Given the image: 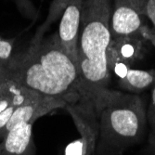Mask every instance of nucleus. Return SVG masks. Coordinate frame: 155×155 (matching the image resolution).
I'll list each match as a JSON object with an SVG mask.
<instances>
[{
  "label": "nucleus",
  "mask_w": 155,
  "mask_h": 155,
  "mask_svg": "<svg viewBox=\"0 0 155 155\" xmlns=\"http://www.w3.org/2000/svg\"><path fill=\"white\" fill-rule=\"evenodd\" d=\"M6 70L7 79L39 94L67 104L81 98L77 65L61 47L57 33L30 45Z\"/></svg>",
  "instance_id": "obj_1"
},
{
  "label": "nucleus",
  "mask_w": 155,
  "mask_h": 155,
  "mask_svg": "<svg viewBox=\"0 0 155 155\" xmlns=\"http://www.w3.org/2000/svg\"><path fill=\"white\" fill-rule=\"evenodd\" d=\"M111 0H84L78 37L77 69L81 97L95 108L110 89L106 52L110 41Z\"/></svg>",
  "instance_id": "obj_2"
},
{
  "label": "nucleus",
  "mask_w": 155,
  "mask_h": 155,
  "mask_svg": "<svg viewBox=\"0 0 155 155\" xmlns=\"http://www.w3.org/2000/svg\"><path fill=\"white\" fill-rule=\"evenodd\" d=\"M96 110V155H124L143 140L148 125L147 107L140 95L110 89Z\"/></svg>",
  "instance_id": "obj_3"
},
{
  "label": "nucleus",
  "mask_w": 155,
  "mask_h": 155,
  "mask_svg": "<svg viewBox=\"0 0 155 155\" xmlns=\"http://www.w3.org/2000/svg\"><path fill=\"white\" fill-rule=\"evenodd\" d=\"M148 42L142 35L110 38L106 52L110 77L120 78L129 68L141 61L147 52Z\"/></svg>",
  "instance_id": "obj_4"
},
{
  "label": "nucleus",
  "mask_w": 155,
  "mask_h": 155,
  "mask_svg": "<svg viewBox=\"0 0 155 155\" xmlns=\"http://www.w3.org/2000/svg\"><path fill=\"white\" fill-rule=\"evenodd\" d=\"M146 25L143 0H112L110 38L142 35Z\"/></svg>",
  "instance_id": "obj_5"
},
{
  "label": "nucleus",
  "mask_w": 155,
  "mask_h": 155,
  "mask_svg": "<svg viewBox=\"0 0 155 155\" xmlns=\"http://www.w3.org/2000/svg\"><path fill=\"white\" fill-rule=\"evenodd\" d=\"M71 115L80 134L79 151L75 155H96L97 138V117L95 105L80 98L74 103H69L64 108Z\"/></svg>",
  "instance_id": "obj_6"
},
{
  "label": "nucleus",
  "mask_w": 155,
  "mask_h": 155,
  "mask_svg": "<svg viewBox=\"0 0 155 155\" xmlns=\"http://www.w3.org/2000/svg\"><path fill=\"white\" fill-rule=\"evenodd\" d=\"M66 105V101L61 98L45 96L35 92L13 111L8 123L0 129V140H2L17 124L25 123L34 124L40 117L48 114L55 110L64 109Z\"/></svg>",
  "instance_id": "obj_7"
},
{
  "label": "nucleus",
  "mask_w": 155,
  "mask_h": 155,
  "mask_svg": "<svg viewBox=\"0 0 155 155\" xmlns=\"http://www.w3.org/2000/svg\"><path fill=\"white\" fill-rule=\"evenodd\" d=\"M84 1V0H69L61 14L59 31L57 33L61 47L76 65L79 29Z\"/></svg>",
  "instance_id": "obj_8"
},
{
  "label": "nucleus",
  "mask_w": 155,
  "mask_h": 155,
  "mask_svg": "<svg viewBox=\"0 0 155 155\" xmlns=\"http://www.w3.org/2000/svg\"><path fill=\"white\" fill-rule=\"evenodd\" d=\"M33 124L25 123L14 126L0 142V155H35Z\"/></svg>",
  "instance_id": "obj_9"
},
{
  "label": "nucleus",
  "mask_w": 155,
  "mask_h": 155,
  "mask_svg": "<svg viewBox=\"0 0 155 155\" xmlns=\"http://www.w3.org/2000/svg\"><path fill=\"white\" fill-rule=\"evenodd\" d=\"M155 84V70H139L129 68L117 79V86L126 93L140 95L151 89Z\"/></svg>",
  "instance_id": "obj_10"
},
{
  "label": "nucleus",
  "mask_w": 155,
  "mask_h": 155,
  "mask_svg": "<svg viewBox=\"0 0 155 155\" xmlns=\"http://www.w3.org/2000/svg\"><path fill=\"white\" fill-rule=\"evenodd\" d=\"M35 93V91L8 79L4 88L0 90V114L12 105H21Z\"/></svg>",
  "instance_id": "obj_11"
},
{
  "label": "nucleus",
  "mask_w": 155,
  "mask_h": 155,
  "mask_svg": "<svg viewBox=\"0 0 155 155\" xmlns=\"http://www.w3.org/2000/svg\"><path fill=\"white\" fill-rule=\"evenodd\" d=\"M68 2H69V0H53L51 5H50L48 17H47L45 22L37 29L34 38L31 41L30 45L37 44L38 42H40L42 39L44 38V35L49 29L50 25L62 14V12H63L64 8H66Z\"/></svg>",
  "instance_id": "obj_12"
},
{
  "label": "nucleus",
  "mask_w": 155,
  "mask_h": 155,
  "mask_svg": "<svg viewBox=\"0 0 155 155\" xmlns=\"http://www.w3.org/2000/svg\"><path fill=\"white\" fill-rule=\"evenodd\" d=\"M15 38L0 36V67L8 68L15 61L20 53L15 52Z\"/></svg>",
  "instance_id": "obj_13"
},
{
  "label": "nucleus",
  "mask_w": 155,
  "mask_h": 155,
  "mask_svg": "<svg viewBox=\"0 0 155 155\" xmlns=\"http://www.w3.org/2000/svg\"><path fill=\"white\" fill-rule=\"evenodd\" d=\"M147 122L150 127V134H155V84L151 88L150 101L147 108Z\"/></svg>",
  "instance_id": "obj_14"
},
{
  "label": "nucleus",
  "mask_w": 155,
  "mask_h": 155,
  "mask_svg": "<svg viewBox=\"0 0 155 155\" xmlns=\"http://www.w3.org/2000/svg\"><path fill=\"white\" fill-rule=\"evenodd\" d=\"M143 12L151 23L150 29L155 33V0H143Z\"/></svg>",
  "instance_id": "obj_15"
},
{
  "label": "nucleus",
  "mask_w": 155,
  "mask_h": 155,
  "mask_svg": "<svg viewBox=\"0 0 155 155\" xmlns=\"http://www.w3.org/2000/svg\"><path fill=\"white\" fill-rule=\"evenodd\" d=\"M18 106H20V105H12L8 109H7L6 110H4L3 112L0 114V129H1L3 126L8 123V121L9 120L10 116L13 114V111L15 110V109Z\"/></svg>",
  "instance_id": "obj_16"
},
{
  "label": "nucleus",
  "mask_w": 155,
  "mask_h": 155,
  "mask_svg": "<svg viewBox=\"0 0 155 155\" xmlns=\"http://www.w3.org/2000/svg\"><path fill=\"white\" fill-rule=\"evenodd\" d=\"M141 33H142V35L144 36V38L147 41L150 42V43L155 47V33L152 32L149 26H145Z\"/></svg>",
  "instance_id": "obj_17"
},
{
  "label": "nucleus",
  "mask_w": 155,
  "mask_h": 155,
  "mask_svg": "<svg viewBox=\"0 0 155 155\" xmlns=\"http://www.w3.org/2000/svg\"><path fill=\"white\" fill-rule=\"evenodd\" d=\"M149 153L150 155H155V134L149 135Z\"/></svg>",
  "instance_id": "obj_18"
},
{
  "label": "nucleus",
  "mask_w": 155,
  "mask_h": 155,
  "mask_svg": "<svg viewBox=\"0 0 155 155\" xmlns=\"http://www.w3.org/2000/svg\"><path fill=\"white\" fill-rule=\"evenodd\" d=\"M7 75V70L5 68L0 67V80L1 79H5Z\"/></svg>",
  "instance_id": "obj_19"
},
{
  "label": "nucleus",
  "mask_w": 155,
  "mask_h": 155,
  "mask_svg": "<svg viewBox=\"0 0 155 155\" xmlns=\"http://www.w3.org/2000/svg\"><path fill=\"white\" fill-rule=\"evenodd\" d=\"M7 82H8V79L7 78L0 80V90L4 88V87L6 86V84H7Z\"/></svg>",
  "instance_id": "obj_20"
}]
</instances>
